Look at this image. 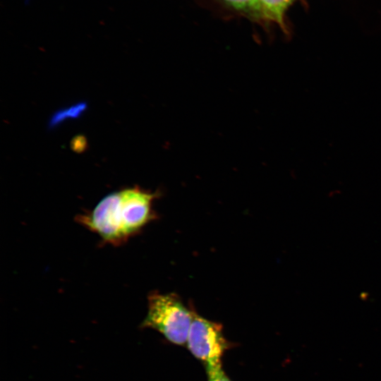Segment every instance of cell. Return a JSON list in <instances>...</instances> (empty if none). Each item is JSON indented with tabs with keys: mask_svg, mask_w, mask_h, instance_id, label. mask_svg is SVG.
<instances>
[{
	"mask_svg": "<svg viewBox=\"0 0 381 381\" xmlns=\"http://www.w3.org/2000/svg\"><path fill=\"white\" fill-rule=\"evenodd\" d=\"M87 143L86 138L83 135H77L74 137L71 143V149L78 153H80L86 150Z\"/></svg>",
	"mask_w": 381,
	"mask_h": 381,
	"instance_id": "cell-7",
	"label": "cell"
},
{
	"mask_svg": "<svg viewBox=\"0 0 381 381\" xmlns=\"http://www.w3.org/2000/svg\"><path fill=\"white\" fill-rule=\"evenodd\" d=\"M231 8L248 14L255 18H260L258 0H219Z\"/></svg>",
	"mask_w": 381,
	"mask_h": 381,
	"instance_id": "cell-6",
	"label": "cell"
},
{
	"mask_svg": "<svg viewBox=\"0 0 381 381\" xmlns=\"http://www.w3.org/2000/svg\"><path fill=\"white\" fill-rule=\"evenodd\" d=\"M293 0H258L261 19L277 23L286 32L284 14Z\"/></svg>",
	"mask_w": 381,
	"mask_h": 381,
	"instance_id": "cell-4",
	"label": "cell"
},
{
	"mask_svg": "<svg viewBox=\"0 0 381 381\" xmlns=\"http://www.w3.org/2000/svg\"><path fill=\"white\" fill-rule=\"evenodd\" d=\"M87 107V103L82 102L56 111L50 118L49 127L52 128L61 123L66 119L80 117L86 110Z\"/></svg>",
	"mask_w": 381,
	"mask_h": 381,
	"instance_id": "cell-5",
	"label": "cell"
},
{
	"mask_svg": "<svg viewBox=\"0 0 381 381\" xmlns=\"http://www.w3.org/2000/svg\"><path fill=\"white\" fill-rule=\"evenodd\" d=\"M147 312L141 327L160 332L169 341L183 345L193 318V311L175 294L151 293L147 298Z\"/></svg>",
	"mask_w": 381,
	"mask_h": 381,
	"instance_id": "cell-2",
	"label": "cell"
},
{
	"mask_svg": "<svg viewBox=\"0 0 381 381\" xmlns=\"http://www.w3.org/2000/svg\"><path fill=\"white\" fill-rule=\"evenodd\" d=\"M158 196V192L137 186L123 188L108 194L77 219L104 243L119 246L155 219L153 202Z\"/></svg>",
	"mask_w": 381,
	"mask_h": 381,
	"instance_id": "cell-1",
	"label": "cell"
},
{
	"mask_svg": "<svg viewBox=\"0 0 381 381\" xmlns=\"http://www.w3.org/2000/svg\"><path fill=\"white\" fill-rule=\"evenodd\" d=\"M208 381H231L229 378L225 375L222 369L216 372L215 373L209 375Z\"/></svg>",
	"mask_w": 381,
	"mask_h": 381,
	"instance_id": "cell-8",
	"label": "cell"
},
{
	"mask_svg": "<svg viewBox=\"0 0 381 381\" xmlns=\"http://www.w3.org/2000/svg\"><path fill=\"white\" fill-rule=\"evenodd\" d=\"M186 343L192 354L203 363L208 376L222 369V357L227 342L219 324L193 312Z\"/></svg>",
	"mask_w": 381,
	"mask_h": 381,
	"instance_id": "cell-3",
	"label": "cell"
}]
</instances>
